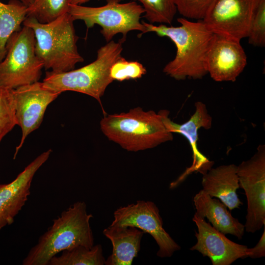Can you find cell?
Instances as JSON below:
<instances>
[{
  "instance_id": "15",
  "label": "cell",
  "mask_w": 265,
  "mask_h": 265,
  "mask_svg": "<svg viewBox=\"0 0 265 265\" xmlns=\"http://www.w3.org/2000/svg\"><path fill=\"white\" fill-rule=\"evenodd\" d=\"M195 111L190 118L186 123L178 124L169 118V112L166 110L164 121L168 130L172 133H178L184 135L191 146L193 156L192 166L178 180L180 181L185 176L193 171L199 172L202 174L212 168L213 162L210 161L198 150V131L201 128L206 130L211 128L212 117L209 114L206 105L201 102L195 104Z\"/></svg>"
},
{
  "instance_id": "3",
  "label": "cell",
  "mask_w": 265,
  "mask_h": 265,
  "mask_svg": "<svg viewBox=\"0 0 265 265\" xmlns=\"http://www.w3.org/2000/svg\"><path fill=\"white\" fill-rule=\"evenodd\" d=\"M93 217L87 212L86 204L78 201L63 211L52 226L29 251L23 265H48L53 256L79 245L91 248L94 237L90 225Z\"/></svg>"
},
{
  "instance_id": "21",
  "label": "cell",
  "mask_w": 265,
  "mask_h": 265,
  "mask_svg": "<svg viewBox=\"0 0 265 265\" xmlns=\"http://www.w3.org/2000/svg\"><path fill=\"white\" fill-rule=\"evenodd\" d=\"M70 4L69 0H34L27 7L26 17L48 23L68 13Z\"/></svg>"
},
{
  "instance_id": "8",
  "label": "cell",
  "mask_w": 265,
  "mask_h": 265,
  "mask_svg": "<svg viewBox=\"0 0 265 265\" xmlns=\"http://www.w3.org/2000/svg\"><path fill=\"white\" fill-rule=\"evenodd\" d=\"M237 175L247 199L245 230L254 233L265 225V145H259L249 159L237 166Z\"/></svg>"
},
{
  "instance_id": "13",
  "label": "cell",
  "mask_w": 265,
  "mask_h": 265,
  "mask_svg": "<svg viewBox=\"0 0 265 265\" xmlns=\"http://www.w3.org/2000/svg\"><path fill=\"white\" fill-rule=\"evenodd\" d=\"M193 221L198 229L197 242L190 250L209 257L213 265H230L239 258L248 257L247 246L235 243L215 229L203 218L194 214Z\"/></svg>"
},
{
  "instance_id": "9",
  "label": "cell",
  "mask_w": 265,
  "mask_h": 265,
  "mask_svg": "<svg viewBox=\"0 0 265 265\" xmlns=\"http://www.w3.org/2000/svg\"><path fill=\"white\" fill-rule=\"evenodd\" d=\"M156 205L150 201L138 200L135 203L120 207L114 212L111 225L132 226L149 233L158 244L157 255L170 257L181 247L163 228V221Z\"/></svg>"
},
{
  "instance_id": "14",
  "label": "cell",
  "mask_w": 265,
  "mask_h": 265,
  "mask_svg": "<svg viewBox=\"0 0 265 265\" xmlns=\"http://www.w3.org/2000/svg\"><path fill=\"white\" fill-rule=\"evenodd\" d=\"M52 152L42 153L21 172L11 182L0 185V230L11 225L27 200L33 177L47 160Z\"/></svg>"
},
{
  "instance_id": "10",
  "label": "cell",
  "mask_w": 265,
  "mask_h": 265,
  "mask_svg": "<svg viewBox=\"0 0 265 265\" xmlns=\"http://www.w3.org/2000/svg\"><path fill=\"white\" fill-rule=\"evenodd\" d=\"M11 93L16 124L22 131L15 158L27 136L40 126L48 106L60 93L46 87L43 82L39 81L11 89Z\"/></svg>"
},
{
  "instance_id": "28",
  "label": "cell",
  "mask_w": 265,
  "mask_h": 265,
  "mask_svg": "<svg viewBox=\"0 0 265 265\" xmlns=\"http://www.w3.org/2000/svg\"><path fill=\"white\" fill-rule=\"evenodd\" d=\"M90 0H69L70 4L81 5L88 2Z\"/></svg>"
},
{
  "instance_id": "25",
  "label": "cell",
  "mask_w": 265,
  "mask_h": 265,
  "mask_svg": "<svg viewBox=\"0 0 265 265\" xmlns=\"http://www.w3.org/2000/svg\"><path fill=\"white\" fill-rule=\"evenodd\" d=\"M247 38L248 43L253 46H265V0H260Z\"/></svg>"
},
{
  "instance_id": "26",
  "label": "cell",
  "mask_w": 265,
  "mask_h": 265,
  "mask_svg": "<svg viewBox=\"0 0 265 265\" xmlns=\"http://www.w3.org/2000/svg\"><path fill=\"white\" fill-rule=\"evenodd\" d=\"M177 11L187 19L202 20L214 0H174Z\"/></svg>"
},
{
  "instance_id": "18",
  "label": "cell",
  "mask_w": 265,
  "mask_h": 265,
  "mask_svg": "<svg viewBox=\"0 0 265 265\" xmlns=\"http://www.w3.org/2000/svg\"><path fill=\"white\" fill-rule=\"evenodd\" d=\"M144 232L132 226L110 224L103 231L111 242L112 253L105 261L106 265H130L140 249Z\"/></svg>"
},
{
  "instance_id": "5",
  "label": "cell",
  "mask_w": 265,
  "mask_h": 265,
  "mask_svg": "<svg viewBox=\"0 0 265 265\" xmlns=\"http://www.w3.org/2000/svg\"><path fill=\"white\" fill-rule=\"evenodd\" d=\"M122 42L111 40L100 48L96 59L77 69L56 73H46L44 85L56 92H77L90 96L101 104V98L113 80L110 76L112 64L121 56Z\"/></svg>"
},
{
  "instance_id": "12",
  "label": "cell",
  "mask_w": 265,
  "mask_h": 265,
  "mask_svg": "<svg viewBox=\"0 0 265 265\" xmlns=\"http://www.w3.org/2000/svg\"><path fill=\"white\" fill-rule=\"evenodd\" d=\"M208 74L216 81L234 82L247 64L240 40L213 33L205 59Z\"/></svg>"
},
{
  "instance_id": "23",
  "label": "cell",
  "mask_w": 265,
  "mask_h": 265,
  "mask_svg": "<svg viewBox=\"0 0 265 265\" xmlns=\"http://www.w3.org/2000/svg\"><path fill=\"white\" fill-rule=\"evenodd\" d=\"M16 125L11 89L0 86V142Z\"/></svg>"
},
{
  "instance_id": "24",
  "label": "cell",
  "mask_w": 265,
  "mask_h": 265,
  "mask_svg": "<svg viewBox=\"0 0 265 265\" xmlns=\"http://www.w3.org/2000/svg\"><path fill=\"white\" fill-rule=\"evenodd\" d=\"M147 72L145 67L136 61H128L122 56L111 66L110 76L113 80L123 81L139 79Z\"/></svg>"
},
{
  "instance_id": "29",
  "label": "cell",
  "mask_w": 265,
  "mask_h": 265,
  "mask_svg": "<svg viewBox=\"0 0 265 265\" xmlns=\"http://www.w3.org/2000/svg\"><path fill=\"white\" fill-rule=\"evenodd\" d=\"M27 6L31 4L34 0H20Z\"/></svg>"
},
{
  "instance_id": "4",
  "label": "cell",
  "mask_w": 265,
  "mask_h": 265,
  "mask_svg": "<svg viewBox=\"0 0 265 265\" xmlns=\"http://www.w3.org/2000/svg\"><path fill=\"white\" fill-rule=\"evenodd\" d=\"M74 22L68 13L48 23H41L30 17H26L24 21L23 25L34 31L36 53L46 70L67 72L83 61L78 49L79 37L76 34Z\"/></svg>"
},
{
  "instance_id": "16",
  "label": "cell",
  "mask_w": 265,
  "mask_h": 265,
  "mask_svg": "<svg viewBox=\"0 0 265 265\" xmlns=\"http://www.w3.org/2000/svg\"><path fill=\"white\" fill-rule=\"evenodd\" d=\"M202 185L206 193L219 199L230 210L242 204L237 194L239 186L237 166L234 164L211 168L203 174Z\"/></svg>"
},
{
  "instance_id": "6",
  "label": "cell",
  "mask_w": 265,
  "mask_h": 265,
  "mask_svg": "<svg viewBox=\"0 0 265 265\" xmlns=\"http://www.w3.org/2000/svg\"><path fill=\"white\" fill-rule=\"evenodd\" d=\"M106 3L99 7L70 4L68 13L74 21H83L87 29L97 24L102 27L101 33L108 42L117 34L122 33L124 42L128 32L145 33V27L140 22L144 10L141 5L132 1L122 3V0H106Z\"/></svg>"
},
{
  "instance_id": "17",
  "label": "cell",
  "mask_w": 265,
  "mask_h": 265,
  "mask_svg": "<svg viewBox=\"0 0 265 265\" xmlns=\"http://www.w3.org/2000/svg\"><path fill=\"white\" fill-rule=\"evenodd\" d=\"M195 214L206 217L212 226L222 234H231L239 239L244 234V225L234 217L227 207L217 199L212 198L202 189L193 199Z\"/></svg>"
},
{
  "instance_id": "19",
  "label": "cell",
  "mask_w": 265,
  "mask_h": 265,
  "mask_svg": "<svg viewBox=\"0 0 265 265\" xmlns=\"http://www.w3.org/2000/svg\"><path fill=\"white\" fill-rule=\"evenodd\" d=\"M27 7L20 0H10L7 3L0 1V62L5 56L10 37L22 28L26 18Z\"/></svg>"
},
{
  "instance_id": "22",
  "label": "cell",
  "mask_w": 265,
  "mask_h": 265,
  "mask_svg": "<svg viewBox=\"0 0 265 265\" xmlns=\"http://www.w3.org/2000/svg\"><path fill=\"white\" fill-rule=\"evenodd\" d=\"M139 1L144 10L143 17L150 24H171L177 11L174 0H132Z\"/></svg>"
},
{
  "instance_id": "20",
  "label": "cell",
  "mask_w": 265,
  "mask_h": 265,
  "mask_svg": "<svg viewBox=\"0 0 265 265\" xmlns=\"http://www.w3.org/2000/svg\"><path fill=\"white\" fill-rule=\"evenodd\" d=\"M105 261L101 245H94L91 248L79 245L53 256L48 265H103Z\"/></svg>"
},
{
  "instance_id": "11",
  "label": "cell",
  "mask_w": 265,
  "mask_h": 265,
  "mask_svg": "<svg viewBox=\"0 0 265 265\" xmlns=\"http://www.w3.org/2000/svg\"><path fill=\"white\" fill-rule=\"evenodd\" d=\"M260 0H214L202 20L213 32L247 38Z\"/></svg>"
},
{
  "instance_id": "2",
  "label": "cell",
  "mask_w": 265,
  "mask_h": 265,
  "mask_svg": "<svg viewBox=\"0 0 265 265\" xmlns=\"http://www.w3.org/2000/svg\"><path fill=\"white\" fill-rule=\"evenodd\" d=\"M165 110L156 113L137 107L127 112L106 115L100 128L109 140L128 151L153 148L173 139L164 121Z\"/></svg>"
},
{
  "instance_id": "7",
  "label": "cell",
  "mask_w": 265,
  "mask_h": 265,
  "mask_svg": "<svg viewBox=\"0 0 265 265\" xmlns=\"http://www.w3.org/2000/svg\"><path fill=\"white\" fill-rule=\"evenodd\" d=\"M35 44L34 31L27 26L12 34L0 62V87L13 89L39 80L44 63L36 53Z\"/></svg>"
},
{
  "instance_id": "1",
  "label": "cell",
  "mask_w": 265,
  "mask_h": 265,
  "mask_svg": "<svg viewBox=\"0 0 265 265\" xmlns=\"http://www.w3.org/2000/svg\"><path fill=\"white\" fill-rule=\"evenodd\" d=\"M177 21L180 26L176 27L141 23L145 27V33L153 32L159 37H168L176 46L174 58L163 68L165 74L178 80L201 79L208 74L206 55L213 33L202 20L192 22L179 18Z\"/></svg>"
},
{
  "instance_id": "27",
  "label": "cell",
  "mask_w": 265,
  "mask_h": 265,
  "mask_svg": "<svg viewBox=\"0 0 265 265\" xmlns=\"http://www.w3.org/2000/svg\"><path fill=\"white\" fill-rule=\"evenodd\" d=\"M264 232L256 246L253 248H248V257L252 259H257L265 256V225Z\"/></svg>"
}]
</instances>
